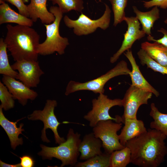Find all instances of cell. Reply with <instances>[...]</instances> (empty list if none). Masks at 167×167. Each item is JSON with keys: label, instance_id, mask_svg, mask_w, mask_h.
Wrapping results in <instances>:
<instances>
[{"label": "cell", "instance_id": "cell-1", "mask_svg": "<svg viewBox=\"0 0 167 167\" xmlns=\"http://www.w3.org/2000/svg\"><path fill=\"white\" fill-rule=\"evenodd\" d=\"M166 138L159 131L151 128L128 141L125 146L131 151V163L140 167L159 166L167 154Z\"/></svg>", "mask_w": 167, "mask_h": 167}, {"label": "cell", "instance_id": "cell-2", "mask_svg": "<svg viewBox=\"0 0 167 167\" xmlns=\"http://www.w3.org/2000/svg\"><path fill=\"white\" fill-rule=\"evenodd\" d=\"M4 41L15 62L22 60L37 61L40 35L33 28L17 24H8Z\"/></svg>", "mask_w": 167, "mask_h": 167}, {"label": "cell", "instance_id": "cell-3", "mask_svg": "<svg viewBox=\"0 0 167 167\" xmlns=\"http://www.w3.org/2000/svg\"><path fill=\"white\" fill-rule=\"evenodd\" d=\"M80 136V134L75 133L71 128L65 141L55 147H49L41 144V150L38 155L43 160H51L53 158H55L60 160L62 161L61 167L68 165L74 167L80 155L79 147L81 141Z\"/></svg>", "mask_w": 167, "mask_h": 167}, {"label": "cell", "instance_id": "cell-4", "mask_svg": "<svg viewBox=\"0 0 167 167\" xmlns=\"http://www.w3.org/2000/svg\"><path fill=\"white\" fill-rule=\"evenodd\" d=\"M49 11L55 17L54 21L51 24H44L46 29V38L43 43L38 45L37 52L39 54L45 56L57 52L61 55L69 45L68 39L61 36L59 32L60 23L63 16V13L58 7L52 6Z\"/></svg>", "mask_w": 167, "mask_h": 167}, {"label": "cell", "instance_id": "cell-5", "mask_svg": "<svg viewBox=\"0 0 167 167\" xmlns=\"http://www.w3.org/2000/svg\"><path fill=\"white\" fill-rule=\"evenodd\" d=\"M131 72L127 62L124 60H121L106 73L95 79L84 83L70 81L66 87L65 94L68 96L82 90L91 91L95 94L104 93V87L109 80L119 75H129Z\"/></svg>", "mask_w": 167, "mask_h": 167}, {"label": "cell", "instance_id": "cell-6", "mask_svg": "<svg viewBox=\"0 0 167 167\" xmlns=\"http://www.w3.org/2000/svg\"><path fill=\"white\" fill-rule=\"evenodd\" d=\"M105 10L104 13L97 19H92L82 13L75 20L65 15L63 18L64 23L68 28H73L74 33L78 36L91 34L98 28L106 30L109 25L111 11L107 4L105 3Z\"/></svg>", "mask_w": 167, "mask_h": 167}, {"label": "cell", "instance_id": "cell-7", "mask_svg": "<svg viewBox=\"0 0 167 167\" xmlns=\"http://www.w3.org/2000/svg\"><path fill=\"white\" fill-rule=\"evenodd\" d=\"M92 102V109L84 116V119L89 122L90 127H94L98 122L102 120H111L116 122H122L121 117L117 115L113 118L110 115L109 111L113 106H122V99H110L107 95L101 93L97 98L93 99Z\"/></svg>", "mask_w": 167, "mask_h": 167}, {"label": "cell", "instance_id": "cell-8", "mask_svg": "<svg viewBox=\"0 0 167 167\" xmlns=\"http://www.w3.org/2000/svg\"><path fill=\"white\" fill-rule=\"evenodd\" d=\"M57 105L56 100H47L43 110L34 111L28 116V118L29 120H40L43 122L44 127L41 131V136L43 141L47 143L50 142L46 134V130L49 129L54 133L55 143L59 145L66 140L63 137L60 136L58 132V127L61 123L58 121L54 113L55 108Z\"/></svg>", "mask_w": 167, "mask_h": 167}, {"label": "cell", "instance_id": "cell-9", "mask_svg": "<svg viewBox=\"0 0 167 167\" xmlns=\"http://www.w3.org/2000/svg\"><path fill=\"white\" fill-rule=\"evenodd\" d=\"M113 121H100L92 127V132L95 136L102 142L105 152L110 154L125 147L120 143L117 134L118 131L122 127V123L114 122Z\"/></svg>", "mask_w": 167, "mask_h": 167}, {"label": "cell", "instance_id": "cell-10", "mask_svg": "<svg viewBox=\"0 0 167 167\" xmlns=\"http://www.w3.org/2000/svg\"><path fill=\"white\" fill-rule=\"evenodd\" d=\"M152 93L136 88L131 85L126 92L122 99L124 113L121 117L122 122L127 119L137 118L138 110L142 105L148 104Z\"/></svg>", "mask_w": 167, "mask_h": 167}, {"label": "cell", "instance_id": "cell-11", "mask_svg": "<svg viewBox=\"0 0 167 167\" xmlns=\"http://www.w3.org/2000/svg\"><path fill=\"white\" fill-rule=\"evenodd\" d=\"M11 66L13 70L18 71L16 79L30 88L37 87L40 82V77L44 74L37 61H17Z\"/></svg>", "mask_w": 167, "mask_h": 167}, {"label": "cell", "instance_id": "cell-12", "mask_svg": "<svg viewBox=\"0 0 167 167\" xmlns=\"http://www.w3.org/2000/svg\"><path fill=\"white\" fill-rule=\"evenodd\" d=\"M124 21L127 25V29L124 34V39L119 49L110 59L112 63L116 62L120 56L125 51L130 49L134 43L139 40L145 35V32L140 30V23L135 17H126Z\"/></svg>", "mask_w": 167, "mask_h": 167}, {"label": "cell", "instance_id": "cell-13", "mask_svg": "<svg viewBox=\"0 0 167 167\" xmlns=\"http://www.w3.org/2000/svg\"><path fill=\"white\" fill-rule=\"evenodd\" d=\"M16 79L3 75L2 81L12 94L14 99L18 100L19 103L24 106L27 104L28 100H34L38 94L36 92Z\"/></svg>", "mask_w": 167, "mask_h": 167}, {"label": "cell", "instance_id": "cell-14", "mask_svg": "<svg viewBox=\"0 0 167 167\" xmlns=\"http://www.w3.org/2000/svg\"><path fill=\"white\" fill-rule=\"evenodd\" d=\"M124 54L129 61L132 70L129 74L132 82L131 85L143 90L152 92L156 97L160 95L159 92L153 87L142 75L134 58L131 50L130 49Z\"/></svg>", "mask_w": 167, "mask_h": 167}, {"label": "cell", "instance_id": "cell-15", "mask_svg": "<svg viewBox=\"0 0 167 167\" xmlns=\"http://www.w3.org/2000/svg\"><path fill=\"white\" fill-rule=\"evenodd\" d=\"M102 147L101 140L96 137L93 132L86 134L79 146V159L87 160L102 153Z\"/></svg>", "mask_w": 167, "mask_h": 167}, {"label": "cell", "instance_id": "cell-16", "mask_svg": "<svg viewBox=\"0 0 167 167\" xmlns=\"http://www.w3.org/2000/svg\"><path fill=\"white\" fill-rule=\"evenodd\" d=\"M2 109L0 106V125L8 135L11 148L15 150L17 146L23 144V138H19V136L20 134H22L23 131H24V129L22 128L24 124L20 123L19 127H17L16 125L18 121L25 117L18 119L15 122L11 121L5 117Z\"/></svg>", "mask_w": 167, "mask_h": 167}, {"label": "cell", "instance_id": "cell-17", "mask_svg": "<svg viewBox=\"0 0 167 167\" xmlns=\"http://www.w3.org/2000/svg\"><path fill=\"white\" fill-rule=\"evenodd\" d=\"M27 6L29 17L33 22L39 19L45 24H49L55 19L54 15L49 11L46 7L47 0H30Z\"/></svg>", "mask_w": 167, "mask_h": 167}, {"label": "cell", "instance_id": "cell-18", "mask_svg": "<svg viewBox=\"0 0 167 167\" xmlns=\"http://www.w3.org/2000/svg\"><path fill=\"white\" fill-rule=\"evenodd\" d=\"M124 125L118 138L120 143L125 147L127 141L147 131L143 121L137 118L127 119L123 123Z\"/></svg>", "mask_w": 167, "mask_h": 167}, {"label": "cell", "instance_id": "cell-19", "mask_svg": "<svg viewBox=\"0 0 167 167\" xmlns=\"http://www.w3.org/2000/svg\"><path fill=\"white\" fill-rule=\"evenodd\" d=\"M0 24L11 23L31 27L33 22L30 18L12 9L3 0H0Z\"/></svg>", "mask_w": 167, "mask_h": 167}, {"label": "cell", "instance_id": "cell-20", "mask_svg": "<svg viewBox=\"0 0 167 167\" xmlns=\"http://www.w3.org/2000/svg\"><path fill=\"white\" fill-rule=\"evenodd\" d=\"M158 7L155 6L150 11L143 12L139 11L136 6H132L135 17L142 24V30L148 36L151 35V29L154 24L160 18V10Z\"/></svg>", "mask_w": 167, "mask_h": 167}, {"label": "cell", "instance_id": "cell-21", "mask_svg": "<svg viewBox=\"0 0 167 167\" xmlns=\"http://www.w3.org/2000/svg\"><path fill=\"white\" fill-rule=\"evenodd\" d=\"M141 48L154 60L167 68V47L155 42L145 41L141 44Z\"/></svg>", "mask_w": 167, "mask_h": 167}, {"label": "cell", "instance_id": "cell-22", "mask_svg": "<svg viewBox=\"0 0 167 167\" xmlns=\"http://www.w3.org/2000/svg\"><path fill=\"white\" fill-rule=\"evenodd\" d=\"M150 108L149 115L153 119L150 123V128L159 131L167 138V114L161 112L153 103Z\"/></svg>", "mask_w": 167, "mask_h": 167}, {"label": "cell", "instance_id": "cell-23", "mask_svg": "<svg viewBox=\"0 0 167 167\" xmlns=\"http://www.w3.org/2000/svg\"><path fill=\"white\" fill-rule=\"evenodd\" d=\"M7 48L4 39H0V74L16 79L18 71L13 70L9 63L7 52Z\"/></svg>", "mask_w": 167, "mask_h": 167}, {"label": "cell", "instance_id": "cell-24", "mask_svg": "<svg viewBox=\"0 0 167 167\" xmlns=\"http://www.w3.org/2000/svg\"><path fill=\"white\" fill-rule=\"evenodd\" d=\"M131 152L129 148L115 151L110 155V167H126L131 163Z\"/></svg>", "mask_w": 167, "mask_h": 167}, {"label": "cell", "instance_id": "cell-25", "mask_svg": "<svg viewBox=\"0 0 167 167\" xmlns=\"http://www.w3.org/2000/svg\"><path fill=\"white\" fill-rule=\"evenodd\" d=\"M111 154L105 152L83 162H78L75 167H110Z\"/></svg>", "mask_w": 167, "mask_h": 167}, {"label": "cell", "instance_id": "cell-26", "mask_svg": "<svg viewBox=\"0 0 167 167\" xmlns=\"http://www.w3.org/2000/svg\"><path fill=\"white\" fill-rule=\"evenodd\" d=\"M137 54L142 65H146L148 68H151L154 71L163 75H167V68L161 66L154 60L143 49L141 48L138 52Z\"/></svg>", "mask_w": 167, "mask_h": 167}, {"label": "cell", "instance_id": "cell-27", "mask_svg": "<svg viewBox=\"0 0 167 167\" xmlns=\"http://www.w3.org/2000/svg\"><path fill=\"white\" fill-rule=\"evenodd\" d=\"M53 5L57 4L60 11L64 13L71 10L81 12L84 9L82 0H49Z\"/></svg>", "mask_w": 167, "mask_h": 167}, {"label": "cell", "instance_id": "cell-28", "mask_svg": "<svg viewBox=\"0 0 167 167\" xmlns=\"http://www.w3.org/2000/svg\"><path fill=\"white\" fill-rule=\"evenodd\" d=\"M112 6L114 15L113 25L116 26L124 21L126 17L125 9L128 0H109Z\"/></svg>", "mask_w": 167, "mask_h": 167}, {"label": "cell", "instance_id": "cell-29", "mask_svg": "<svg viewBox=\"0 0 167 167\" xmlns=\"http://www.w3.org/2000/svg\"><path fill=\"white\" fill-rule=\"evenodd\" d=\"M0 106L5 111H7L15 106V99L7 88L0 81Z\"/></svg>", "mask_w": 167, "mask_h": 167}, {"label": "cell", "instance_id": "cell-30", "mask_svg": "<svg viewBox=\"0 0 167 167\" xmlns=\"http://www.w3.org/2000/svg\"><path fill=\"white\" fill-rule=\"evenodd\" d=\"M15 6L17 8L19 13L27 17H29L27 6L22 0H3Z\"/></svg>", "mask_w": 167, "mask_h": 167}, {"label": "cell", "instance_id": "cell-31", "mask_svg": "<svg viewBox=\"0 0 167 167\" xmlns=\"http://www.w3.org/2000/svg\"><path fill=\"white\" fill-rule=\"evenodd\" d=\"M143 2L144 7L146 8L157 6L162 9H167V0H151Z\"/></svg>", "mask_w": 167, "mask_h": 167}, {"label": "cell", "instance_id": "cell-32", "mask_svg": "<svg viewBox=\"0 0 167 167\" xmlns=\"http://www.w3.org/2000/svg\"><path fill=\"white\" fill-rule=\"evenodd\" d=\"M158 32L161 33L163 34L162 37L158 39H155L151 35L148 36L147 39L150 41H153L163 45L167 47V30L163 28H161L158 30Z\"/></svg>", "mask_w": 167, "mask_h": 167}, {"label": "cell", "instance_id": "cell-33", "mask_svg": "<svg viewBox=\"0 0 167 167\" xmlns=\"http://www.w3.org/2000/svg\"><path fill=\"white\" fill-rule=\"evenodd\" d=\"M20 164L22 167H32L34 166L35 161L31 156L24 155L20 157Z\"/></svg>", "mask_w": 167, "mask_h": 167}, {"label": "cell", "instance_id": "cell-34", "mask_svg": "<svg viewBox=\"0 0 167 167\" xmlns=\"http://www.w3.org/2000/svg\"><path fill=\"white\" fill-rule=\"evenodd\" d=\"M0 167H22L20 163L16 164H9L5 163L0 160Z\"/></svg>", "mask_w": 167, "mask_h": 167}, {"label": "cell", "instance_id": "cell-35", "mask_svg": "<svg viewBox=\"0 0 167 167\" xmlns=\"http://www.w3.org/2000/svg\"><path fill=\"white\" fill-rule=\"evenodd\" d=\"M23 2L25 3L28 2L30 0H22Z\"/></svg>", "mask_w": 167, "mask_h": 167}, {"label": "cell", "instance_id": "cell-36", "mask_svg": "<svg viewBox=\"0 0 167 167\" xmlns=\"http://www.w3.org/2000/svg\"><path fill=\"white\" fill-rule=\"evenodd\" d=\"M164 23L165 24H167V18L165 19V20H164Z\"/></svg>", "mask_w": 167, "mask_h": 167}, {"label": "cell", "instance_id": "cell-37", "mask_svg": "<svg viewBox=\"0 0 167 167\" xmlns=\"http://www.w3.org/2000/svg\"><path fill=\"white\" fill-rule=\"evenodd\" d=\"M99 0V2H101V0Z\"/></svg>", "mask_w": 167, "mask_h": 167}, {"label": "cell", "instance_id": "cell-38", "mask_svg": "<svg viewBox=\"0 0 167 167\" xmlns=\"http://www.w3.org/2000/svg\"><path fill=\"white\" fill-rule=\"evenodd\" d=\"M146 0V1H147V0Z\"/></svg>", "mask_w": 167, "mask_h": 167}]
</instances>
